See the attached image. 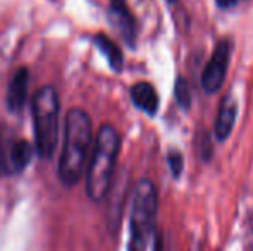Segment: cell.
Here are the masks:
<instances>
[{"mask_svg":"<svg viewBox=\"0 0 253 251\" xmlns=\"http://www.w3.org/2000/svg\"><path fill=\"white\" fill-rule=\"evenodd\" d=\"M176 98L179 102L181 107H190V102H191V95H190V86H188L186 79L179 77L176 83Z\"/></svg>","mask_w":253,"mask_h":251,"instance_id":"obj_12","label":"cell"},{"mask_svg":"<svg viewBox=\"0 0 253 251\" xmlns=\"http://www.w3.org/2000/svg\"><path fill=\"white\" fill-rule=\"evenodd\" d=\"M91 151V122L81 108H71L64 127V144L59 158V178L64 186H74L83 178Z\"/></svg>","mask_w":253,"mask_h":251,"instance_id":"obj_1","label":"cell"},{"mask_svg":"<svg viewBox=\"0 0 253 251\" xmlns=\"http://www.w3.org/2000/svg\"><path fill=\"white\" fill-rule=\"evenodd\" d=\"M110 23L116 26V30L124 36V40L129 45H134L136 38V23H134L133 14L129 12L124 0H112L109 9Z\"/></svg>","mask_w":253,"mask_h":251,"instance_id":"obj_6","label":"cell"},{"mask_svg":"<svg viewBox=\"0 0 253 251\" xmlns=\"http://www.w3.org/2000/svg\"><path fill=\"white\" fill-rule=\"evenodd\" d=\"M131 100L140 110L147 112L148 115H155L159 110V95L155 88L147 81L136 83L131 88Z\"/></svg>","mask_w":253,"mask_h":251,"instance_id":"obj_10","label":"cell"},{"mask_svg":"<svg viewBox=\"0 0 253 251\" xmlns=\"http://www.w3.org/2000/svg\"><path fill=\"white\" fill-rule=\"evenodd\" d=\"M37 148L31 146L28 141L19 140L9 148L5 157V171L7 172H21L28 167V164L33 158Z\"/></svg>","mask_w":253,"mask_h":251,"instance_id":"obj_9","label":"cell"},{"mask_svg":"<svg viewBox=\"0 0 253 251\" xmlns=\"http://www.w3.org/2000/svg\"><path fill=\"white\" fill-rule=\"evenodd\" d=\"M217 5L220 7V9H231V7L238 5L240 2H243V0H215Z\"/></svg>","mask_w":253,"mask_h":251,"instance_id":"obj_14","label":"cell"},{"mask_svg":"<svg viewBox=\"0 0 253 251\" xmlns=\"http://www.w3.org/2000/svg\"><path fill=\"white\" fill-rule=\"evenodd\" d=\"M28 83H30V74H28L26 67L17 69L9 83V90H7V107L14 114H19L26 105Z\"/></svg>","mask_w":253,"mask_h":251,"instance_id":"obj_7","label":"cell"},{"mask_svg":"<svg viewBox=\"0 0 253 251\" xmlns=\"http://www.w3.org/2000/svg\"><path fill=\"white\" fill-rule=\"evenodd\" d=\"M236 115H238V104L233 98V95H227L222 100L217 112L215 119V136L217 140L224 141L229 138V134L233 133V127L236 124Z\"/></svg>","mask_w":253,"mask_h":251,"instance_id":"obj_8","label":"cell"},{"mask_svg":"<svg viewBox=\"0 0 253 251\" xmlns=\"http://www.w3.org/2000/svg\"><path fill=\"white\" fill-rule=\"evenodd\" d=\"M157 189L152 181L141 179L133 191L129 217V251H145L157 217Z\"/></svg>","mask_w":253,"mask_h":251,"instance_id":"obj_4","label":"cell"},{"mask_svg":"<svg viewBox=\"0 0 253 251\" xmlns=\"http://www.w3.org/2000/svg\"><path fill=\"white\" fill-rule=\"evenodd\" d=\"M121 148V138L116 127L105 124L95 140L91 158L86 169V193L93 201H100L109 194L116 174V162Z\"/></svg>","mask_w":253,"mask_h":251,"instance_id":"obj_2","label":"cell"},{"mask_svg":"<svg viewBox=\"0 0 253 251\" xmlns=\"http://www.w3.org/2000/svg\"><path fill=\"white\" fill-rule=\"evenodd\" d=\"M231 59V43L227 40H222L213 50L210 61L207 62L202 74V86L205 93H217L222 88L226 79L227 67Z\"/></svg>","mask_w":253,"mask_h":251,"instance_id":"obj_5","label":"cell"},{"mask_svg":"<svg viewBox=\"0 0 253 251\" xmlns=\"http://www.w3.org/2000/svg\"><path fill=\"white\" fill-rule=\"evenodd\" d=\"M167 164H169L170 171H172L174 178H179L181 172H183V157H181V153H177V151H170L169 157H167Z\"/></svg>","mask_w":253,"mask_h":251,"instance_id":"obj_13","label":"cell"},{"mask_svg":"<svg viewBox=\"0 0 253 251\" xmlns=\"http://www.w3.org/2000/svg\"><path fill=\"white\" fill-rule=\"evenodd\" d=\"M93 43L97 45L98 50L107 57V61H109L110 67H112L114 71L123 69V52H121V48L117 47L109 36H105V35H102V33L95 35Z\"/></svg>","mask_w":253,"mask_h":251,"instance_id":"obj_11","label":"cell"},{"mask_svg":"<svg viewBox=\"0 0 253 251\" xmlns=\"http://www.w3.org/2000/svg\"><path fill=\"white\" fill-rule=\"evenodd\" d=\"M35 148L43 160L53 155L59 136V97L55 88L43 86L33 98Z\"/></svg>","mask_w":253,"mask_h":251,"instance_id":"obj_3","label":"cell"}]
</instances>
